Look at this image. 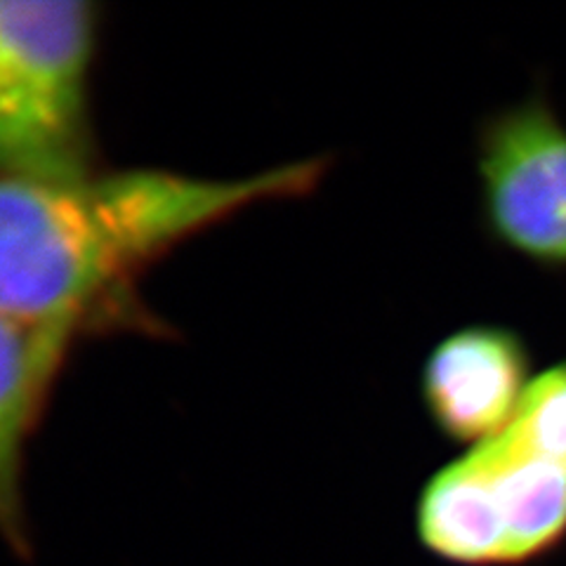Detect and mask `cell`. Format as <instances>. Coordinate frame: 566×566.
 I'll return each instance as SVG.
<instances>
[{"instance_id":"cell-1","label":"cell","mask_w":566,"mask_h":566,"mask_svg":"<svg viewBox=\"0 0 566 566\" xmlns=\"http://www.w3.org/2000/svg\"><path fill=\"white\" fill-rule=\"evenodd\" d=\"M322 175V158H305L245 177L158 168L0 177V312L83 340L154 333L161 324L137 293L151 264L248 208L305 197Z\"/></svg>"},{"instance_id":"cell-2","label":"cell","mask_w":566,"mask_h":566,"mask_svg":"<svg viewBox=\"0 0 566 566\" xmlns=\"http://www.w3.org/2000/svg\"><path fill=\"white\" fill-rule=\"evenodd\" d=\"M99 39V6L87 0H0V177L99 168L91 102Z\"/></svg>"},{"instance_id":"cell-3","label":"cell","mask_w":566,"mask_h":566,"mask_svg":"<svg viewBox=\"0 0 566 566\" xmlns=\"http://www.w3.org/2000/svg\"><path fill=\"white\" fill-rule=\"evenodd\" d=\"M486 216L507 245L566 264V130L543 102L495 116L482 135Z\"/></svg>"},{"instance_id":"cell-4","label":"cell","mask_w":566,"mask_h":566,"mask_svg":"<svg viewBox=\"0 0 566 566\" xmlns=\"http://www.w3.org/2000/svg\"><path fill=\"white\" fill-rule=\"evenodd\" d=\"M78 340L74 331L0 312V538L24 562L33 559L24 493L29 444Z\"/></svg>"},{"instance_id":"cell-5","label":"cell","mask_w":566,"mask_h":566,"mask_svg":"<svg viewBox=\"0 0 566 566\" xmlns=\"http://www.w3.org/2000/svg\"><path fill=\"white\" fill-rule=\"evenodd\" d=\"M526 349L515 333L472 326L441 340L422 370V399L437 428L484 444L515 418L526 392Z\"/></svg>"},{"instance_id":"cell-6","label":"cell","mask_w":566,"mask_h":566,"mask_svg":"<svg viewBox=\"0 0 566 566\" xmlns=\"http://www.w3.org/2000/svg\"><path fill=\"white\" fill-rule=\"evenodd\" d=\"M468 463L480 472L499 510L507 566L545 557L566 538V463L512 449L493 437L472 447Z\"/></svg>"},{"instance_id":"cell-7","label":"cell","mask_w":566,"mask_h":566,"mask_svg":"<svg viewBox=\"0 0 566 566\" xmlns=\"http://www.w3.org/2000/svg\"><path fill=\"white\" fill-rule=\"evenodd\" d=\"M418 543L453 566H507V541L486 482L465 458L437 470L416 501Z\"/></svg>"},{"instance_id":"cell-8","label":"cell","mask_w":566,"mask_h":566,"mask_svg":"<svg viewBox=\"0 0 566 566\" xmlns=\"http://www.w3.org/2000/svg\"><path fill=\"white\" fill-rule=\"evenodd\" d=\"M499 437L522 453L566 463V364L528 382L515 418Z\"/></svg>"}]
</instances>
